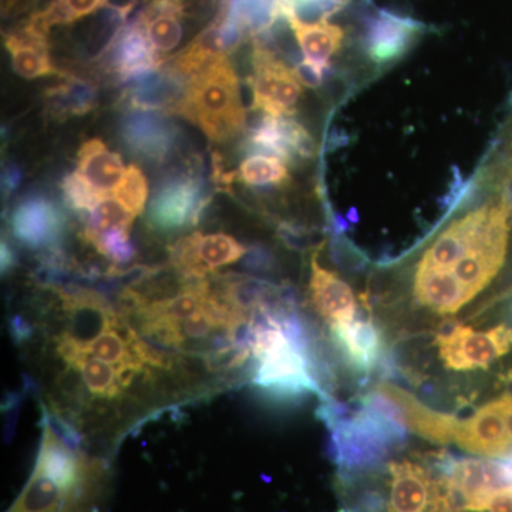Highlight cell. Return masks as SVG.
<instances>
[{
	"instance_id": "12",
	"label": "cell",
	"mask_w": 512,
	"mask_h": 512,
	"mask_svg": "<svg viewBox=\"0 0 512 512\" xmlns=\"http://www.w3.org/2000/svg\"><path fill=\"white\" fill-rule=\"evenodd\" d=\"M187 77L161 66L156 72L127 84L120 104L126 110L175 114L187 92Z\"/></svg>"
},
{
	"instance_id": "4",
	"label": "cell",
	"mask_w": 512,
	"mask_h": 512,
	"mask_svg": "<svg viewBox=\"0 0 512 512\" xmlns=\"http://www.w3.org/2000/svg\"><path fill=\"white\" fill-rule=\"evenodd\" d=\"M320 248L322 245L313 252L311 258L308 295L313 312L326 329V335L320 338V342H325L336 333L352 328L360 320L372 316L367 311L362 291L356 292L339 272L320 265Z\"/></svg>"
},
{
	"instance_id": "28",
	"label": "cell",
	"mask_w": 512,
	"mask_h": 512,
	"mask_svg": "<svg viewBox=\"0 0 512 512\" xmlns=\"http://www.w3.org/2000/svg\"><path fill=\"white\" fill-rule=\"evenodd\" d=\"M23 180V171L18 164L8 163L3 165L2 171V194L3 198H9L15 194Z\"/></svg>"
},
{
	"instance_id": "22",
	"label": "cell",
	"mask_w": 512,
	"mask_h": 512,
	"mask_svg": "<svg viewBox=\"0 0 512 512\" xmlns=\"http://www.w3.org/2000/svg\"><path fill=\"white\" fill-rule=\"evenodd\" d=\"M288 163L281 158L254 154L239 165L235 178L254 188H281L291 181Z\"/></svg>"
},
{
	"instance_id": "15",
	"label": "cell",
	"mask_w": 512,
	"mask_h": 512,
	"mask_svg": "<svg viewBox=\"0 0 512 512\" xmlns=\"http://www.w3.org/2000/svg\"><path fill=\"white\" fill-rule=\"evenodd\" d=\"M6 50L12 57L13 69L23 79H37V77L60 74L50 60L47 35L26 25L18 32L10 33L5 40Z\"/></svg>"
},
{
	"instance_id": "9",
	"label": "cell",
	"mask_w": 512,
	"mask_h": 512,
	"mask_svg": "<svg viewBox=\"0 0 512 512\" xmlns=\"http://www.w3.org/2000/svg\"><path fill=\"white\" fill-rule=\"evenodd\" d=\"M10 232L20 244L35 251H56L63 238V211L43 195L22 198L9 217Z\"/></svg>"
},
{
	"instance_id": "24",
	"label": "cell",
	"mask_w": 512,
	"mask_h": 512,
	"mask_svg": "<svg viewBox=\"0 0 512 512\" xmlns=\"http://www.w3.org/2000/svg\"><path fill=\"white\" fill-rule=\"evenodd\" d=\"M113 195L117 200L123 202L128 210L134 212L137 217L143 214L148 198V183L146 175L136 164H131L127 168L123 180L117 185Z\"/></svg>"
},
{
	"instance_id": "13",
	"label": "cell",
	"mask_w": 512,
	"mask_h": 512,
	"mask_svg": "<svg viewBox=\"0 0 512 512\" xmlns=\"http://www.w3.org/2000/svg\"><path fill=\"white\" fill-rule=\"evenodd\" d=\"M146 33L161 66L174 57L184 40V16L177 0H151L136 19Z\"/></svg>"
},
{
	"instance_id": "23",
	"label": "cell",
	"mask_w": 512,
	"mask_h": 512,
	"mask_svg": "<svg viewBox=\"0 0 512 512\" xmlns=\"http://www.w3.org/2000/svg\"><path fill=\"white\" fill-rule=\"evenodd\" d=\"M109 0H53L49 8L36 13L29 20V25L43 35L56 25H67L92 15L104 8Z\"/></svg>"
},
{
	"instance_id": "1",
	"label": "cell",
	"mask_w": 512,
	"mask_h": 512,
	"mask_svg": "<svg viewBox=\"0 0 512 512\" xmlns=\"http://www.w3.org/2000/svg\"><path fill=\"white\" fill-rule=\"evenodd\" d=\"M387 376L512 315V183L488 156L426 238L376 262L363 288Z\"/></svg>"
},
{
	"instance_id": "30",
	"label": "cell",
	"mask_w": 512,
	"mask_h": 512,
	"mask_svg": "<svg viewBox=\"0 0 512 512\" xmlns=\"http://www.w3.org/2000/svg\"><path fill=\"white\" fill-rule=\"evenodd\" d=\"M16 265V256L15 252L12 251V248L9 247L8 242H5V239L2 241V272L6 274L9 272L13 266Z\"/></svg>"
},
{
	"instance_id": "25",
	"label": "cell",
	"mask_w": 512,
	"mask_h": 512,
	"mask_svg": "<svg viewBox=\"0 0 512 512\" xmlns=\"http://www.w3.org/2000/svg\"><path fill=\"white\" fill-rule=\"evenodd\" d=\"M64 202L80 215H86L104 198L79 173L67 174L62 181Z\"/></svg>"
},
{
	"instance_id": "19",
	"label": "cell",
	"mask_w": 512,
	"mask_h": 512,
	"mask_svg": "<svg viewBox=\"0 0 512 512\" xmlns=\"http://www.w3.org/2000/svg\"><path fill=\"white\" fill-rule=\"evenodd\" d=\"M69 487L36 463L28 484L6 512H63Z\"/></svg>"
},
{
	"instance_id": "11",
	"label": "cell",
	"mask_w": 512,
	"mask_h": 512,
	"mask_svg": "<svg viewBox=\"0 0 512 512\" xmlns=\"http://www.w3.org/2000/svg\"><path fill=\"white\" fill-rule=\"evenodd\" d=\"M101 59L104 69L123 86L136 82L161 67L137 20L120 30Z\"/></svg>"
},
{
	"instance_id": "7",
	"label": "cell",
	"mask_w": 512,
	"mask_h": 512,
	"mask_svg": "<svg viewBox=\"0 0 512 512\" xmlns=\"http://www.w3.org/2000/svg\"><path fill=\"white\" fill-rule=\"evenodd\" d=\"M249 249L231 235L194 232L177 242L171 251V262L177 274L187 281L205 279L222 266L235 264Z\"/></svg>"
},
{
	"instance_id": "21",
	"label": "cell",
	"mask_w": 512,
	"mask_h": 512,
	"mask_svg": "<svg viewBox=\"0 0 512 512\" xmlns=\"http://www.w3.org/2000/svg\"><path fill=\"white\" fill-rule=\"evenodd\" d=\"M136 217L137 215L128 210L126 205L117 200L114 195L113 197L107 195L101 198L90 212H87L83 237L87 242L113 231L130 232Z\"/></svg>"
},
{
	"instance_id": "5",
	"label": "cell",
	"mask_w": 512,
	"mask_h": 512,
	"mask_svg": "<svg viewBox=\"0 0 512 512\" xmlns=\"http://www.w3.org/2000/svg\"><path fill=\"white\" fill-rule=\"evenodd\" d=\"M252 74L247 84L254 101L252 109L275 117H291L302 96L301 80L295 67L261 40H254Z\"/></svg>"
},
{
	"instance_id": "20",
	"label": "cell",
	"mask_w": 512,
	"mask_h": 512,
	"mask_svg": "<svg viewBox=\"0 0 512 512\" xmlns=\"http://www.w3.org/2000/svg\"><path fill=\"white\" fill-rule=\"evenodd\" d=\"M67 365L79 370L89 392L101 399L119 397L121 390L130 386L131 380L136 376L134 373L123 372L110 363L87 355L73 357Z\"/></svg>"
},
{
	"instance_id": "10",
	"label": "cell",
	"mask_w": 512,
	"mask_h": 512,
	"mask_svg": "<svg viewBox=\"0 0 512 512\" xmlns=\"http://www.w3.org/2000/svg\"><path fill=\"white\" fill-rule=\"evenodd\" d=\"M424 32L426 26L417 20L379 10L367 22L363 47L372 62L383 66L406 55Z\"/></svg>"
},
{
	"instance_id": "16",
	"label": "cell",
	"mask_w": 512,
	"mask_h": 512,
	"mask_svg": "<svg viewBox=\"0 0 512 512\" xmlns=\"http://www.w3.org/2000/svg\"><path fill=\"white\" fill-rule=\"evenodd\" d=\"M301 47L305 62L315 64L322 70H328L330 60L339 52L345 40V30L338 25L319 20V22H302L293 15L285 16Z\"/></svg>"
},
{
	"instance_id": "26",
	"label": "cell",
	"mask_w": 512,
	"mask_h": 512,
	"mask_svg": "<svg viewBox=\"0 0 512 512\" xmlns=\"http://www.w3.org/2000/svg\"><path fill=\"white\" fill-rule=\"evenodd\" d=\"M99 254L106 256L114 265H126L136 258V248L130 239V232L113 231L87 241Z\"/></svg>"
},
{
	"instance_id": "14",
	"label": "cell",
	"mask_w": 512,
	"mask_h": 512,
	"mask_svg": "<svg viewBox=\"0 0 512 512\" xmlns=\"http://www.w3.org/2000/svg\"><path fill=\"white\" fill-rule=\"evenodd\" d=\"M110 483L106 461L79 453L76 481L67 493L63 512H106Z\"/></svg>"
},
{
	"instance_id": "17",
	"label": "cell",
	"mask_w": 512,
	"mask_h": 512,
	"mask_svg": "<svg viewBox=\"0 0 512 512\" xmlns=\"http://www.w3.org/2000/svg\"><path fill=\"white\" fill-rule=\"evenodd\" d=\"M126 170L119 154L110 151L99 138L86 141L77 154V173L103 197L116 190Z\"/></svg>"
},
{
	"instance_id": "2",
	"label": "cell",
	"mask_w": 512,
	"mask_h": 512,
	"mask_svg": "<svg viewBox=\"0 0 512 512\" xmlns=\"http://www.w3.org/2000/svg\"><path fill=\"white\" fill-rule=\"evenodd\" d=\"M402 419L410 433L436 446L456 447L467 456L488 460L512 458V389L464 416L437 412L419 400L406 399Z\"/></svg>"
},
{
	"instance_id": "6",
	"label": "cell",
	"mask_w": 512,
	"mask_h": 512,
	"mask_svg": "<svg viewBox=\"0 0 512 512\" xmlns=\"http://www.w3.org/2000/svg\"><path fill=\"white\" fill-rule=\"evenodd\" d=\"M211 201L204 181L192 173L173 175L157 188L147 210L154 231L175 232L194 227Z\"/></svg>"
},
{
	"instance_id": "3",
	"label": "cell",
	"mask_w": 512,
	"mask_h": 512,
	"mask_svg": "<svg viewBox=\"0 0 512 512\" xmlns=\"http://www.w3.org/2000/svg\"><path fill=\"white\" fill-rule=\"evenodd\" d=\"M175 114L197 124L215 143L232 140L245 130L247 113L229 55L218 57L191 77Z\"/></svg>"
},
{
	"instance_id": "8",
	"label": "cell",
	"mask_w": 512,
	"mask_h": 512,
	"mask_svg": "<svg viewBox=\"0 0 512 512\" xmlns=\"http://www.w3.org/2000/svg\"><path fill=\"white\" fill-rule=\"evenodd\" d=\"M120 140L138 160L163 164L177 148L178 128L165 113L127 110L120 123Z\"/></svg>"
},
{
	"instance_id": "18",
	"label": "cell",
	"mask_w": 512,
	"mask_h": 512,
	"mask_svg": "<svg viewBox=\"0 0 512 512\" xmlns=\"http://www.w3.org/2000/svg\"><path fill=\"white\" fill-rule=\"evenodd\" d=\"M96 103L97 87L82 77L66 76L45 93L46 114L55 121L86 116Z\"/></svg>"
},
{
	"instance_id": "27",
	"label": "cell",
	"mask_w": 512,
	"mask_h": 512,
	"mask_svg": "<svg viewBox=\"0 0 512 512\" xmlns=\"http://www.w3.org/2000/svg\"><path fill=\"white\" fill-rule=\"evenodd\" d=\"M491 156H493L498 163L503 165L505 173L510 175L512 180V116L510 121H508L503 140L494 148Z\"/></svg>"
},
{
	"instance_id": "29",
	"label": "cell",
	"mask_w": 512,
	"mask_h": 512,
	"mask_svg": "<svg viewBox=\"0 0 512 512\" xmlns=\"http://www.w3.org/2000/svg\"><path fill=\"white\" fill-rule=\"evenodd\" d=\"M295 70L303 86L311 87V89L319 87L325 79V70L312 63L302 62L298 67H295Z\"/></svg>"
}]
</instances>
